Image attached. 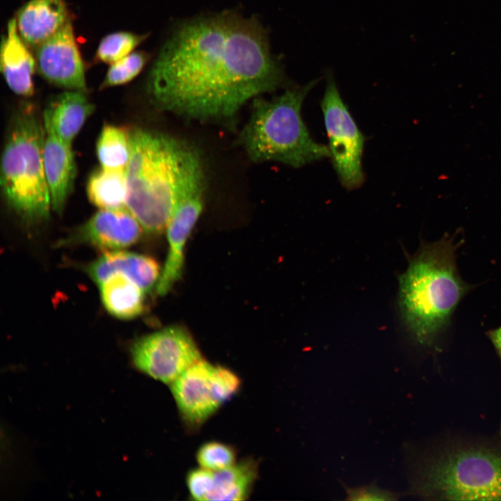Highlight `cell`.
Returning <instances> with one entry per match:
<instances>
[{
	"label": "cell",
	"instance_id": "6da1fadb",
	"mask_svg": "<svg viewBox=\"0 0 501 501\" xmlns=\"http://www.w3.org/2000/svg\"><path fill=\"white\" fill-rule=\"evenodd\" d=\"M283 81L260 22L226 12L177 28L152 66L146 90L160 110L228 121L248 100L276 90Z\"/></svg>",
	"mask_w": 501,
	"mask_h": 501
},
{
	"label": "cell",
	"instance_id": "7a4b0ae2",
	"mask_svg": "<svg viewBox=\"0 0 501 501\" xmlns=\"http://www.w3.org/2000/svg\"><path fill=\"white\" fill-rule=\"evenodd\" d=\"M456 248L446 238L422 246L399 278L402 317L420 345L434 343L470 288L457 272Z\"/></svg>",
	"mask_w": 501,
	"mask_h": 501
},
{
	"label": "cell",
	"instance_id": "3957f363",
	"mask_svg": "<svg viewBox=\"0 0 501 501\" xmlns=\"http://www.w3.org/2000/svg\"><path fill=\"white\" fill-rule=\"evenodd\" d=\"M131 154L126 167V208L143 229L152 234L166 230L174 205V191L184 143L167 134L143 129L131 131Z\"/></svg>",
	"mask_w": 501,
	"mask_h": 501
},
{
	"label": "cell",
	"instance_id": "277c9868",
	"mask_svg": "<svg viewBox=\"0 0 501 501\" xmlns=\"http://www.w3.org/2000/svg\"><path fill=\"white\" fill-rule=\"evenodd\" d=\"M318 82L286 90L271 100L255 99L241 143L255 162L278 161L294 168L331 157L328 148L311 137L301 116L309 91Z\"/></svg>",
	"mask_w": 501,
	"mask_h": 501
},
{
	"label": "cell",
	"instance_id": "5b68a950",
	"mask_svg": "<svg viewBox=\"0 0 501 501\" xmlns=\"http://www.w3.org/2000/svg\"><path fill=\"white\" fill-rule=\"evenodd\" d=\"M45 129L31 109L13 118L1 160V186L6 201L27 224L40 223L51 208L44 164Z\"/></svg>",
	"mask_w": 501,
	"mask_h": 501
},
{
	"label": "cell",
	"instance_id": "8992f818",
	"mask_svg": "<svg viewBox=\"0 0 501 501\" xmlns=\"http://www.w3.org/2000/svg\"><path fill=\"white\" fill-rule=\"evenodd\" d=\"M411 490L427 498L501 500V452L461 448L419 467Z\"/></svg>",
	"mask_w": 501,
	"mask_h": 501
},
{
	"label": "cell",
	"instance_id": "52a82bcc",
	"mask_svg": "<svg viewBox=\"0 0 501 501\" xmlns=\"http://www.w3.org/2000/svg\"><path fill=\"white\" fill-rule=\"evenodd\" d=\"M241 381L230 369L201 358L169 385L185 427L194 432L239 390Z\"/></svg>",
	"mask_w": 501,
	"mask_h": 501
},
{
	"label": "cell",
	"instance_id": "ba28073f",
	"mask_svg": "<svg viewBox=\"0 0 501 501\" xmlns=\"http://www.w3.org/2000/svg\"><path fill=\"white\" fill-rule=\"evenodd\" d=\"M321 107L334 168L346 189H357L364 182L362 158L365 138L331 74L327 77Z\"/></svg>",
	"mask_w": 501,
	"mask_h": 501
},
{
	"label": "cell",
	"instance_id": "9c48e42d",
	"mask_svg": "<svg viewBox=\"0 0 501 501\" xmlns=\"http://www.w3.org/2000/svg\"><path fill=\"white\" fill-rule=\"evenodd\" d=\"M130 356L138 371L168 385L202 358L191 335L180 326L141 337L132 344Z\"/></svg>",
	"mask_w": 501,
	"mask_h": 501
},
{
	"label": "cell",
	"instance_id": "30bf717a",
	"mask_svg": "<svg viewBox=\"0 0 501 501\" xmlns=\"http://www.w3.org/2000/svg\"><path fill=\"white\" fill-rule=\"evenodd\" d=\"M36 67L49 83L70 90H86L84 63L71 19L36 48Z\"/></svg>",
	"mask_w": 501,
	"mask_h": 501
},
{
	"label": "cell",
	"instance_id": "8fae6325",
	"mask_svg": "<svg viewBox=\"0 0 501 501\" xmlns=\"http://www.w3.org/2000/svg\"><path fill=\"white\" fill-rule=\"evenodd\" d=\"M140 223L126 208L100 209L83 224L65 244H87L116 250L134 244L141 234Z\"/></svg>",
	"mask_w": 501,
	"mask_h": 501
},
{
	"label": "cell",
	"instance_id": "7c38bea8",
	"mask_svg": "<svg viewBox=\"0 0 501 501\" xmlns=\"http://www.w3.org/2000/svg\"><path fill=\"white\" fill-rule=\"evenodd\" d=\"M45 130L43 164L51 208L61 214L73 189L77 172L75 160L72 145L51 132Z\"/></svg>",
	"mask_w": 501,
	"mask_h": 501
},
{
	"label": "cell",
	"instance_id": "4fadbf2b",
	"mask_svg": "<svg viewBox=\"0 0 501 501\" xmlns=\"http://www.w3.org/2000/svg\"><path fill=\"white\" fill-rule=\"evenodd\" d=\"M86 272L97 285L113 274H122L145 292L157 284L161 276L159 264L153 257L120 250L105 252L88 265Z\"/></svg>",
	"mask_w": 501,
	"mask_h": 501
},
{
	"label": "cell",
	"instance_id": "5bb4252c",
	"mask_svg": "<svg viewBox=\"0 0 501 501\" xmlns=\"http://www.w3.org/2000/svg\"><path fill=\"white\" fill-rule=\"evenodd\" d=\"M15 19L25 44L37 48L70 18L64 0H30L19 10Z\"/></svg>",
	"mask_w": 501,
	"mask_h": 501
},
{
	"label": "cell",
	"instance_id": "9a60e30c",
	"mask_svg": "<svg viewBox=\"0 0 501 501\" xmlns=\"http://www.w3.org/2000/svg\"><path fill=\"white\" fill-rule=\"evenodd\" d=\"M0 57L1 71L9 88L20 96L32 95L36 61L20 37L15 18L8 22L6 34L1 40Z\"/></svg>",
	"mask_w": 501,
	"mask_h": 501
},
{
	"label": "cell",
	"instance_id": "2e32d148",
	"mask_svg": "<svg viewBox=\"0 0 501 501\" xmlns=\"http://www.w3.org/2000/svg\"><path fill=\"white\" fill-rule=\"evenodd\" d=\"M95 109L84 92H64L53 99L44 111V129L65 143H72Z\"/></svg>",
	"mask_w": 501,
	"mask_h": 501
},
{
	"label": "cell",
	"instance_id": "e0dca14e",
	"mask_svg": "<svg viewBox=\"0 0 501 501\" xmlns=\"http://www.w3.org/2000/svg\"><path fill=\"white\" fill-rule=\"evenodd\" d=\"M258 462L247 457L218 471L209 470L204 501L248 499L258 476Z\"/></svg>",
	"mask_w": 501,
	"mask_h": 501
},
{
	"label": "cell",
	"instance_id": "ac0fdd59",
	"mask_svg": "<svg viewBox=\"0 0 501 501\" xmlns=\"http://www.w3.org/2000/svg\"><path fill=\"white\" fill-rule=\"evenodd\" d=\"M99 286L102 303L113 317L131 319L143 313L145 292L128 277L113 274Z\"/></svg>",
	"mask_w": 501,
	"mask_h": 501
},
{
	"label": "cell",
	"instance_id": "d6986e66",
	"mask_svg": "<svg viewBox=\"0 0 501 501\" xmlns=\"http://www.w3.org/2000/svg\"><path fill=\"white\" fill-rule=\"evenodd\" d=\"M86 192L90 202L100 209L126 207L127 183L125 169L100 166L90 175Z\"/></svg>",
	"mask_w": 501,
	"mask_h": 501
},
{
	"label": "cell",
	"instance_id": "ffe728a7",
	"mask_svg": "<svg viewBox=\"0 0 501 501\" xmlns=\"http://www.w3.org/2000/svg\"><path fill=\"white\" fill-rule=\"evenodd\" d=\"M131 131L122 127L105 125L96 143L100 166L126 169L131 154Z\"/></svg>",
	"mask_w": 501,
	"mask_h": 501
},
{
	"label": "cell",
	"instance_id": "44dd1931",
	"mask_svg": "<svg viewBox=\"0 0 501 501\" xmlns=\"http://www.w3.org/2000/svg\"><path fill=\"white\" fill-rule=\"evenodd\" d=\"M148 36V34H136L127 31L110 33L100 41L95 60L112 64L133 52Z\"/></svg>",
	"mask_w": 501,
	"mask_h": 501
},
{
	"label": "cell",
	"instance_id": "7402d4cb",
	"mask_svg": "<svg viewBox=\"0 0 501 501\" xmlns=\"http://www.w3.org/2000/svg\"><path fill=\"white\" fill-rule=\"evenodd\" d=\"M150 55L142 51H133L111 64L100 88L120 86L129 82L143 70Z\"/></svg>",
	"mask_w": 501,
	"mask_h": 501
},
{
	"label": "cell",
	"instance_id": "603a6c76",
	"mask_svg": "<svg viewBox=\"0 0 501 501\" xmlns=\"http://www.w3.org/2000/svg\"><path fill=\"white\" fill-rule=\"evenodd\" d=\"M196 459L199 467L218 471L234 465L237 461V452L231 445L212 440L199 447Z\"/></svg>",
	"mask_w": 501,
	"mask_h": 501
},
{
	"label": "cell",
	"instance_id": "cb8c5ba5",
	"mask_svg": "<svg viewBox=\"0 0 501 501\" xmlns=\"http://www.w3.org/2000/svg\"><path fill=\"white\" fill-rule=\"evenodd\" d=\"M347 500L369 501L384 500L392 501L399 499L401 494L395 491L379 487L374 483L351 487L343 484Z\"/></svg>",
	"mask_w": 501,
	"mask_h": 501
},
{
	"label": "cell",
	"instance_id": "d4e9b609",
	"mask_svg": "<svg viewBox=\"0 0 501 501\" xmlns=\"http://www.w3.org/2000/svg\"><path fill=\"white\" fill-rule=\"evenodd\" d=\"M489 337L501 358V327L489 332Z\"/></svg>",
	"mask_w": 501,
	"mask_h": 501
},
{
	"label": "cell",
	"instance_id": "484cf974",
	"mask_svg": "<svg viewBox=\"0 0 501 501\" xmlns=\"http://www.w3.org/2000/svg\"><path fill=\"white\" fill-rule=\"evenodd\" d=\"M500 436H501V429H500Z\"/></svg>",
	"mask_w": 501,
	"mask_h": 501
}]
</instances>
